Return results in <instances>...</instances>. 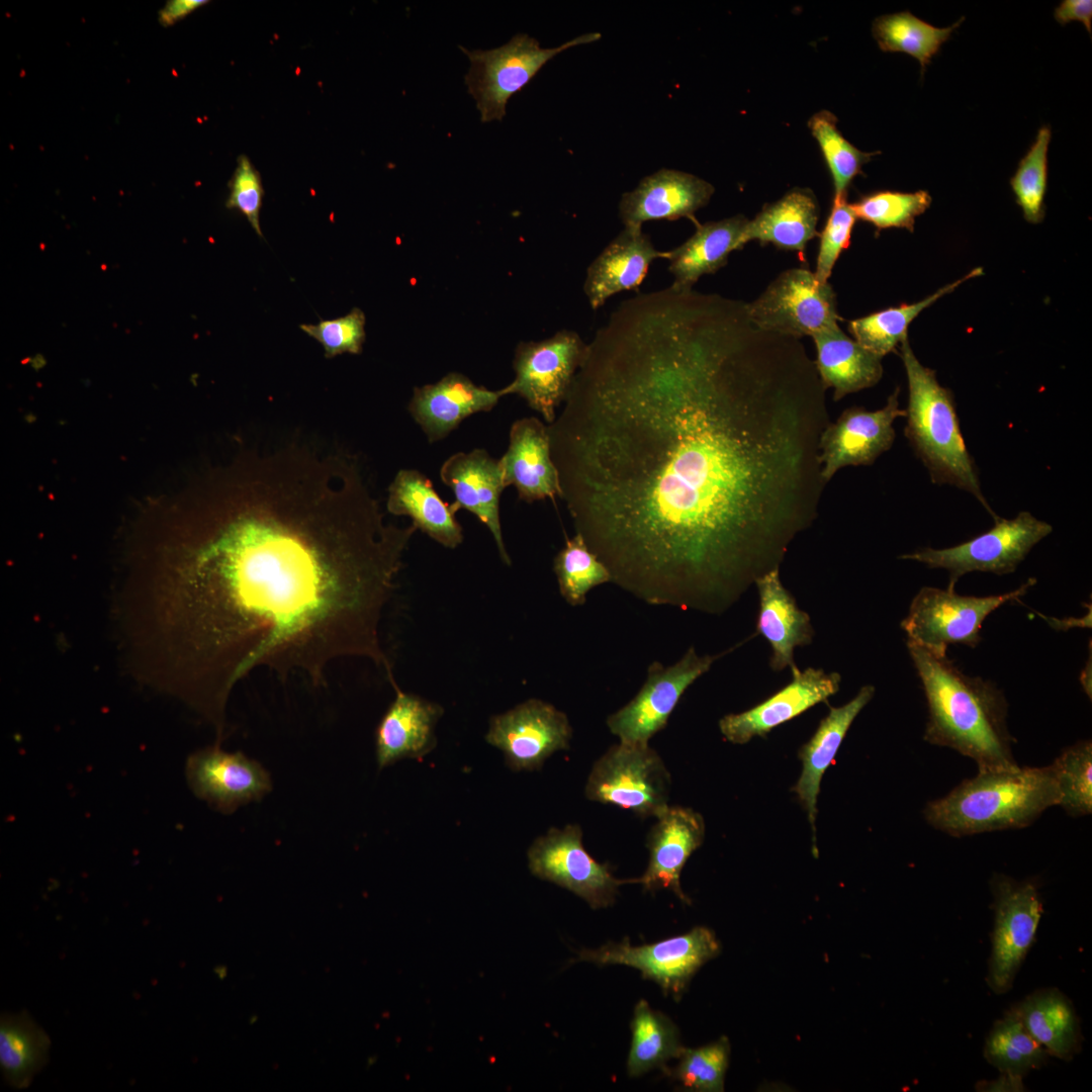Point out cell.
Wrapping results in <instances>:
<instances>
[{
    "instance_id": "cell-1",
    "label": "cell",
    "mask_w": 1092,
    "mask_h": 1092,
    "mask_svg": "<svg viewBox=\"0 0 1092 1092\" xmlns=\"http://www.w3.org/2000/svg\"><path fill=\"white\" fill-rule=\"evenodd\" d=\"M825 391L804 344L746 302L623 301L548 426L575 533L635 598L722 615L817 517Z\"/></svg>"
},
{
    "instance_id": "cell-2",
    "label": "cell",
    "mask_w": 1092,
    "mask_h": 1092,
    "mask_svg": "<svg viewBox=\"0 0 1092 1092\" xmlns=\"http://www.w3.org/2000/svg\"><path fill=\"white\" fill-rule=\"evenodd\" d=\"M216 484L122 589L135 673L217 737L255 668L320 687L332 662L363 657L392 675L379 627L418 529L384 522L357 462L295 445L247 452Z\"/></svg>"
},
{
    "instance_id": "cell-3",
    "label": "cell",
    "mask_w": 1092,
    "mask_h": 1092,
    "mask_svg": "<svg viewBox=\"0 0 1092 1092\" xmlns=\"http://www.w3.org/2000/svg\"><path fill=\"white\" fill-rule=\"evenodd\" d=\"M907 648L927 701L924 740L972 758L979 771L1017 767L1003 692L991 680L965 674L946 655L911 643Z\"/></svg>"
},
{
    "instance_id": "cell-4",
    "label": "cell",
    "mask_w": 1092,
    "mask_h": 1092,
    "mask_svg": "<svg viewBox=\"0 0 1092 1092\" xmlns=\"http://www.w3.org/2000/svg\"><path fill=\"white\" fill-rule=\"evenodd\" d=\"M1052 764L979 771L946 796L929 802L923 813L934 828L966 836L1030 825L1048 808L1059 805Z\"/></svg>"
},
{
    "instance_id": "cell-5",
    "label": "cell",
    "mask_w": 1092,
    "mask_h": 1092,
    "mask_svg": "<svg viewBox=\"0 0 1092 1092\" xmlns=\"http://www.w3.org/2000/svg\"><path fill=\"white\" fill-rule=\"evenodd\" d=\"M908 381L905 435L935 484H949L973 494L992 515L980 485L976 463L960 428L953 395L935 371L914 355L908 338L900 345Z\"/></svg>"
},
{
    "instance_id": "cell-6",
    "label": "cell",
    "mask_w": 1092,
    "mask_h": 1092,
    "mask_svg": "<svg viewBox=\"0 0 1092 1092\" xmlns=\"http://www.w3.org/2000/svg\"><path fill=\"white\" fill-rule=\"evenodd\" d=\"M1036 582L1028 578L1018 588L994 596H961L954 590L922 587L913 598L908 614L901 621L907 643L943 656L950 644L971 648L981 642L985 619L995 610L1023 597Z\"/></svg>"
},
{
    "instance_id": "cell-7",
    "label": "cell",
    "mask_w": 1092,
    "mask_h": 1092,
    "mask_svg": "<svg viewBox=\"0 0 1092 1092\" xmlns=\"http://www.w3.org/2000/svg\"><path fill=\"white\" fill-rule=\"evenodd\" d=\"M600 37L598 32L585 33L557 48L546 49L536 38L519 33L491 50L471 51L459 46L470 61L465 84L476 102L481 121H502L512 95L527 85L549 60L564 50Z\"/></svg>"
},
{
    "instance_id": "cell-8",
    "label": "cell",
    "mask_w": 1092,
    "mask_h": 1092,
    "mask_svg": "<svg viewBox=\"0 0 1092 1092\" xmlns=\"http://www.w3.org/2000/svg\"><path fill=\"white\" fill-rule=\"evenodd\" d=\"M1052 531L1051 524L1022 511L1013 519L995 517L992 529L957 546L926 547L900 558L947 570V589L954 590L958 580L973 571L997 575L1014 572L1031 549Z\"/></svg>"
},
{
    "instance_id": "cell-9",
    "label": "cell",
    "mask_w": 1092,
    "mask_h": 1092,
    "mask_svg": "<svg viewBox=\"0 0 1092 1092\" xmlns=\"http://www.w3.org/2000/svg\"><path fill=\"white\" fill-rule=\"evenodd\" d=\"M670 785V775L653 748L619 742L594 763L584 793L593 802L656 817L668 806Z\"/></svg>"
},
{
    "instance_id": "cell-10",
    "label": "cell",
    "mask_w": 1092,
    "mask_h": 1092,
    "mask_svg": "<svg viewBox=\"0 0 1092 1092\" xmlns=\"http://www.w3.org/2000/svg\"><path fill=\"white\" fill-rule=\"evenodd\" d=\"M587 344L571 330H560L542 341L520 342L515 350L514 380L503 394H517L549 425L565 401L578 372Z\"/></svg>"
},
{
    "instance_id": "cell-11",
    "label": "cell",
    "mask_w": 1092,
    "mask_h": 1092,
    "mask_svg": "<svg viewBox=\"0 0 1092 1092\" xmlns=\"http://www.w3.org/2000/svg\"><path fill=\"white\" fill-rule=\"evenodd\" d=\"M746 309L758 329L796 339L834 328L839 320L832 286L805 268L781 273Z\"/></svg>"
},
{
    "instance_id": "cell-12",
    "label": "cell",
    "mask_w": 1092,
    "mask_h": 1092,
    "mask_svg": "<svg viewBox=\"0 0 1092 1092\" xmlns=\"http://www.w3.org/2000/svg\"><path fill=\"white\" fill-rule=\"evenodd\" d=\"M719 952L720 943L714 932L698 926L685 934L650 944L634 946L625 939L606 943L598 949H583L577 961L635 968L643 978L657 983L665 994L678 998L694 974Z\"/></svg>"
},
{
    "instance_id": "cell-13",
    "label": "cell",
    "mask_w": 1092,
    "mask_h": 1092,
    "mask_svg": "<svg viewBox=\"0 0 1092 1092\" xmlns=\"http://www.w3.org/2000/svg\"><path fill=\"white\" fill-rule=\"evenodd\" d=\"M721 655H699L694 647H690L672 665L652 662L637 695L607 718L611 733L623 743L648 744L651 737L665 727L688 688L708 672Z\"/></svg>"
},
{
    "instance_id": "cell-14",
    "label": "cell",
    "mask_w": 1092,
    "mask_h": 1092,
    "mask_svg": "<svg viewBox=\"0 0 1092 1092\" xmlns=\"http://www.w3.org/2000/svg\"><path fill=\"white\" fill-rule=\"evenodd\" d=\"M993 894L994 929L987 983L997 994L1008 992L1028 952L1041 918L1042 902L1032 881L996 874Z\"/></svg>"
},
{
    "instance_id": "cell-15",
    "label": "cell",
    "mask_w": 1092,
    "mask_h": 1092,
    "mask_svg": "<svg viewBox=\"0 0 1092 1092\" xmlns=\"http://www.w3.org/2000/svg\"><path fill=\"white\" fill-rule=\"evenodd\" d=\"M531 873L582 898L593 909L612 905L619 887L639 883L637 879L615 878L607 864L599 863L584 848L578 825L551 828L528 850Z\"/></svg>"
},
{
    "instance_id": "cell-16",
    "label": "cell",
    "mask_w": 1092,
    "mask_h": 1092,
    "mask_svg": "<svg viewBox=\"0 0 1092 1092\" xmlns=\"http://www.w3.org/2000/svg\"><path fill=\"white\" fill-rule=\"evenodd\" d=\"M572 728L565 713L539 699H529L491 717L485 740L499 748L514 770L539 769L557 750L567 749Z\"/></svg>"
},
{
    "instance_id": "cell-17",
    "label": "cell",
    "mask_w": 1092,
    "mask_h": 1092,
    "mask_svg": "<svg viewBox=\"0 0 1092 1092\" xmlns=\"http://www.w3.org/2000/svg\"><path fill=\"white\" fill-rule=\"evenodd\" d=\"M899 388L880 410L851 406L823 430L819 441L821 478L825 484L846 466L871 465L888 451L895 440L897 418L906 417L899 407Z\"/></svg>"
},
{
    "instance_id": "cell-18",
    "label": "cell",
    "mask_w": 1092,
    "mask_h": 1092,
    "mask_svg": "<svg viewBox=\"0 0 1092 1092\" xmlns=\"http://www.w3.org/2000/svg\"><path fill=\"white\" fill-rule=\"evenodd\" d=\"M186 779L193 794L223 814L260 801L272 789L268 771L242 752L230 753L220 744L189 755Z\"/></svg>"
},
{
    "instance_id": "cell-19",
    "label": "cell",
    "mask_w": 1092,
    "mask_h": 1092,
    "mask_svg": "<svg viewBox=\"0 0 1092 1092\" xmlns=\"http://www.w3.org/2000/svg\"><path fill=\"white\" fill-rule=\"evenodd\" d=\"M789 685L765 701L737 714H727L719 721L723 737L733 744H745L752 738L764 737L774 728L806 712L839 691L841 676L823 668L798 666L791 669Z\"/></svg>"
},
{
    "instance_id": "cell-20",
    "label": "cell",
    "mask_w": 1092,
    "mask_h": 1092,
    "mask_svg": "<svg viewBox=\"0 0 1092 1092\" xmlns=\"http://www.w3.org/2000/svg\"><path fill=\"white\" fill-rule=\"evenodd\" d=\"M440 479L453 491L456 510L470 512L487 527L500 560L510 566L499 516L500 495L507 487L499 459L481 448L454 453L441 465Z\"/></svg>"
},
{
    "instance_id": "cell-21",
    "label": "cell",
    "mask_w": 1092,
    "mask_h": 1092,
    "mask_svg": "<svg viewBox=\"0 0 1092 1092\" xmlns=\"http://www.w3.org/2000/svg\"><path fill=\"white\" fill-rule=\"evenodd\" d=\"M714 191L711 183L698 176L661 169L622 195L620 217L627 228H642L646 221L681 217L696 224L699 221L695 212L708 204Z\"/></svg>"
},
{
    "instance_id": "cell-22",
    "label": "cell",
    "mask_w": 1092,
    "mask_h": 1092,
    "mask_svg": "<svg viewBox=\"0 0 1092 1092\" xmlns=\"http://www.w3.org/2000/svg\"><path fill=\"white\" fill-rule=\"evenodd\" d=\"M655 818L646 842L649 862L639 884L646 891L667 889L690 904L680 887V874L691 854L704 841V818L691 808L669 805Z\"/></svg>"
},
{
    "instance_id": "cell-23",
    "label": "cell",
    "mask_w": 1092,
    "mask_h": 1092,
    "mask_svg": "<svg viewBox=\"0 0 1092 1092\" xmlns=\"http://www.w3.org/2000/svg\"><path fill=\"white\" fill-rule=\"evenodd\" d=\"M503 396L502 389L490 390L460 372H449L435 383L416 386L407 410L432 444L466 418L490 412Z\"/></svg>"
},
{
    "instance_id": "cell-24",
    "label": "cell",
    "mask_w": 1092,
    "mask_h": 1092,
    "mask_svg": "<svg viewBox=\"0 0 1092 1092\" xmlns=\"http://www.w3.org/2000/svg\"><path fill=\"white\" fill-rule=\"evenodd\" d=\"M499 461L506 486L513 485L521 500L530 504L561 498L548 427L539 419L523 418L512 424L508 449Z\"/></svg>"
},
{
    "instance_id": "cell-25",
    "label": "cell",
    "mask_w": 1092,
    "mask_h": 1092,
    "mask_svg": "<svg viewBox=\"0 0 1092 1092\" xmlns=\"http://www.w3.org/2000/svg\"><path fill=\"white\" fill-rule=\"evenodd\" d=\"M668 259V251H658L642 228H627L589 264L583 291L589 306L597 310L614 294L638 291L651 263Z\"/></svg>"
},
{
    "instance_id": "cell-26",
    "label": "cell",
    "mask_w": 1092,
    "mask_h": 1092,
    "mask_svg": "<svg viewBox=\"0 0 1092 1092\" xmlns=\"http://www.w3.org/2000/svg\"><path fill=\"white\" fill-rule=\"evenodd\" d=\"M390 684L395 699L375 732L379 769L401 758H420L429 753L436 746L435 727L444 712L440 705L401 691L395 680Z\"/></svg>"
},
{
    "instance_id": "cell-27",
    "label": "cell",
    "mask_w": 1092,
    "mask_h": 1092,
    "mask_svg": "<svg viewBox=\"0 0 1092 1092\" xmlns=\"http://www.w3.org/2000/svg\"><path fill=\"white\" fill-rule=\"evenodd\" d=\"M875 692L874 686L866 685L845 705L830 707L828 715L820 721L814 735L799 750L802 771L793 791L807 812L812 828L814 853L817 852L815 820L822 777L834 759L852 722L873 699Z\"/></svg>"
},
{
    "instance_id": "cell-28",
    "label": "cell",
    "mask_w": 1092,
    "mask_h": 1092,
    "mask_svg": "<svg viewBox=\"0 0 1092 1092\" xmlns=\"http://www.w3.org/2000/svg\"><path fill=\"white\" fill-rule=\"evenodd\" d=\"M759 597L757 633L771 647L769 666L782 671L797 666L794 651L812 643L814 629L808 613L801 610L795 598L783 585L780 568H775L754 582Z\"/></svg>"
},
{
    "instance_id": "cell-29",
    "label": "cell",
    "mask_w": 1092,
    "mask_h": 1092,
    "mask_svg": "<svg viewBox=\"0 0 1092 1092\" xmlns=\"http://www.w3.org/2000/svg\"><path fill=\"white\" fill-rule=\"evenodd\" d=\"M386 510L411 518L418 530L446 548L455 549L463 542L456 508L444 502L432 481L417 469L397 471L388 486Z\"/></svg>"
},
{
    "instance_id": "cell-30",
    "label": "cell",
    "mask_w": 1092,
    "mask_h": 1092,
    "mask_svg": "<svg viewBox=\"0 0 1092 1092\" xmlns=\"http://www.w3.org/2000/svg\"><path fill=\"white\" fill-rule=\"evenodd\" d=\"M748 219L737 214L718 221L696 223L695 233L680 246L668 251L669 286L690 291L698 280L727 264L731 252L740 250V238Z\"/></svg>"
},
{
    "instance_id": "cell-31",
    "label": "cell",
    "mask_w": 1092,
    "mask_h": 1092,
    "mask_svg": "<svg viewBox=\"0 0 1092 1092\" xmlns=\"http://www.w3.org/2000/svg\"><path fill=\"white\" fill-rule=\"evenodd\" d=\"M818 218L819 207L812 190L795 188L748 219L740 248L757 241L760 245L769 243L779 249L797 251L804 257L807 243L819 236Z\"/></svg>"
},
{
    "instance_id": "cell-32",
    "label": "cell",
    "mask_w": 1092,
    "mask_h": 1092,
    "mask_svg": "<svg viewBox=\"0 0 1092 1092\" xmlns=\"http://www.w3.org/2000/svg\"><path fill=\"white\" fill-rule=\"evenodd\" d=\"M811 337L816 348L814 362L818 375L826 389H833V400L872 387L882 378V358L846 336L839 326Z\"/></svg>"
},
{
    "instance_id": "cell-33",
    "label": "cell",
    "mask_w": 1092,
    "mask_h": 1092,
    "mask_svg": "<svg viewBox=\"0 0 1092 1092\" xmlns=\"http://www.w3.org/2000/svg\"><path fill=\"white\" fill-rule=\"evenodd\" d=\"M1031 1035L1049 1055L1070 1061L1081 1050L1079 1020L1071 1001L1058 989L1033 992L1014 1006Z\"/></svg>"
},
{
    "instance_id": "cell-34",
    "label": "cell",
    "mask_w": 1092,
    "mask_h": 1092,
    "mask_svg": "<svg viewBox=\"0 0 1092 1092\" xmlns=\"http://www.w3.org/2000/svg\"><path fill=\"white\" fill-rule=\"evenodd\" d=\"M51 1039L26 1012L2 1014L0 1020V1067L7 1083L27 1088L47 1064Z\"/></svg>"
},
{
    "instance_id": "cell-35",
    "label": "cell",
    "mask_w": 1092,
    "mask_h": 1092,
    "mask_svg": "<svg viewBox=\"0 0 1092 1092\" xmlns=\"http://www.w3.org/2000/svg\"><path fill=\"white\" fill-rule=\"evenodd\" d=\"M983 274L982 268L970 271L961 279L951 282L926 298L914 303H902L899 306L873 312L869 315L851 320L847 329L852 339L872 354L883 358L893 352L908 338V328L913 320L926 307L945 294L953 291L966 280Z\"/></svg>"
},
{
    "instance_id": "cell-36",
    "label": "cell",
    "mask_w": 1092,
    "mask_h": 1092,
    "mask_svg": "<svg viewBox=\"0 0 1092 1092\" xmlns=\"http://www.w3.org/2000/svg\"><path fill=\"white\" fill-rule=\"evenodd\" d=\"M631 1045L627 1060L630 1077L653 1069L664 1071L670 1059L678 1058L684 1046L676 1025L664 1014L639 1000L631 1020Z\"/></svg>"
},
{
    "instance_id": "cell-37",
    "label": "cell",
    "mask_w": 1092,
    "mask_h": 1092,
    "mask_svg": "<svg viewBox=\"0 0 1092 1092\" xmlns=\"http://www.w3.org/2000/svg\"><path fill=\"white\" fill-rule=\"evenodd\" d=\"M963 20L964 17L951 26L941 28L903 11L877 17L872 32L883 52L912 56L919 62L923 74L932 57Z\"/></svg>"
},
{
    "instance_id": "cell-38",
    "label": "cell",
    "mask_w": 1092,
    "mask_h": 1092,
    "mask_svg": "<svg viewBox=\"0 0 1092 1092\" xmlns=\"http://www.w3.org/2000/svg\"><path fill=\"white\" fill-rule=\"evenodd\" d=\"M984 1056L999 1072L1023 1077L1044 1065L1049 1053L1031 1035L1012 1007L991 1028Z\"/></svg>"
},
{
    "instance_id": "cell-39",
    "label": "cell",
    "mask_w": 1092,
    "mask_h": 1092,
    "mask_svg": "<svg viewBox=\"0 0 1092 1092\" xmlns=\"http://www.w3.org/2000/svg\"><path fill=\"white\" fill-rule=\"evenodd\" d=\"M562 598L572 607L582 606L594 587L612 582V574L577 533L567 538L553 562Z\"/></svg>"
},
{
    "instance_id": "cell-40",
    "label": "cell",
    "mask_w": 1092,
    "mask_h": 1092,
    "mask_svg": "<svg viewBox=\"0 0 1092 1092\" xmlns=\"http://www.w3.org/2000/svg\"><path fill=\"white\" fill-rule=\"evenodd\" d=\"M808 126L817 141L831 174L834 197L846 195L853 178L861 174L863 164L880 152L867 153L855 148L837 128V117L828 110L813 114Z\"/></svg>"
},
{
    "instance_id": "cell-41",
    "label": "cell",
    "mask_w": 1092,
    "mask_h": 1092,
    "mask_svg": "<svg viewBox=\"0 0 1092 1092\" xmlns=\"http://www.w3.org/2000/svg\"><path fill=\"white\" fill-rule=\"evenodd\" d=\"M1061 806L1078 817L1092 812V743L1081 740L1065 748L1052 763Z\"/></svg>"
},
{
    "instance_id": "cell-42",
    "label": "cell",
    "mask_w": 1092,
    "mask_h": 1092,
    "mask_svg": "<svg viewBox=\"0 0 1092 1092\" xmlns=\"http://www.w3.org/2000/svg\"><path fill=\"white\" fill-rule=\"evenodd\" d=\"M1051 127L1041 126L1035 141L1020 160L1010 185L1023 217L1029 223H1039L1044 216V195L1048 187V151Z\"/></svg>"
},
{
    "instance_id": "cell-43",
    "label": "cell",
    "mask_w": 1092,
    "mask_h": 1092,
    "mask_svg": "<svg viewBox=\"0 0 1092 1092\" xmlns=\"http://www.w3.org/2000/svg\"><path fill=\"white\" fill-rule=\"evenodd\" d=\"M931 204V196L925 190L899 192L876 191L861 196L851 203L856 218L873 224L878 231L903 228L914 231L917 216Z\"/></svg>"
},
{
    "instance_id": "cell-44",
    "label": "cell",
    "mask_w": 1092,
    "mask_h": 1092,
    "mask_svg": "<svg viewBox=\"0 0 1092 1092\" xmlns=\"http://www.w3.org/2000/svg\"><path fill=\"white\" fill-rule=\"evenodd\" d=\"M730 1044L726 1037L698 1049L684 1046L679 1063L663 1072L692 1091L720 1092L729 1064Z\"/></svg>"
},
{
    "instance_id": "cell-45",
    "label": "cell",
    "mask_w": 1092,
    "mask_h": 1092,
    "mask_svg": "<svg viewBox=\"0 0 1092 1092\" xmlns=\"http://www.w3.org/2000/svg\"><path fill=\"white\" fill-rule=\"evenodd\" d=\"M365 324L364 311L353 307L343 316L321 320L315 325L301 324L299 328L323 346L326 358H334L344 353L358 355L362 352Z\"/></svg>"
},
{
    "instance_id": "cell-46",
    "label": "cell",
    "mask_w": 1092,
    "mask_h": 1092,
    "mask_svg": "<svg viewBox=\"0 0 1092 1092\" xmlns=\"http://www.w3.org/2000/svg\"><path fill=\"white\" fill-rule=\"evenodd\" d=\"M855 220L856 216L846 195L834 197L829 216L819 234L820 243L814 274L821 283L828 282L837 259L849 247Z\"/></svg>"
},
{
    "instance_id": "cell-47",
    "label": "cell",
    "mask_w": 1092,
    "mask_h": 1092,
    "mask_svg": "<svg viewBox=\"0 0 1092 1092\" xmlns=\"http://www.w3.org/2000/svg\"><path fill=\"white\" fill-rule=\"evenodd\" d=\"M229 187L230 194L225 202L226 207L240 211L256 234L263 238L260 226V210L265 192L261 176L247 156L241 155L238 158V165Z\"/></svg>"
},
{
    "instance_id": "cell-48",
    "label": "cell",
    "mask_w": 1092,
    "mask_h": 1092,
    "mask_svg": "<svg viewBox=\"0 0 1092 1092\" xmlns=\"http://www.w3.org/2000/svg\"><path fill=\"white\" fill-rule=\"evenodd\" d=\"M1055 19L1062 25L1070 21H1081L1089 34L1092 31V1L1091 0H1064L1056 7Z\"/></svg>"
},
{
    "instance_id": "cell-49",
    "label": "cell",
    "mask_w": 1092,
    "mask_h": 1092,
    "mask_svg": "<svg viewBox=\"0 0 1092 1092\" xmlns=\"http://www.w3.org/2000/svg\"><path fill=\"white\" fill-rule=\"evenodd\" d=\"M204 0H174L168 2L165 7L159 13L160 22L165 25H172L175 21L180 20L193 10L206 4Z\"/></svg>"
},
{
    "instance_id": "cell-50",
    "label": "cell",
    "mask_w": 1092,
    "mask_h": 1092,
    "mask_svg": "<svg viewBox=\"0 0 1092 1092\" xmlns=\"http://www.w3.org/2000/svg\"><path fill=\"white\" fill-rule=\"evenodd\" d=\"M1023 1077L1007 1073L993 1081L983 1080L976 1085L977 1091L983 1092H1022L1025 1090Z\"/></svg>"
}]
</instances>
